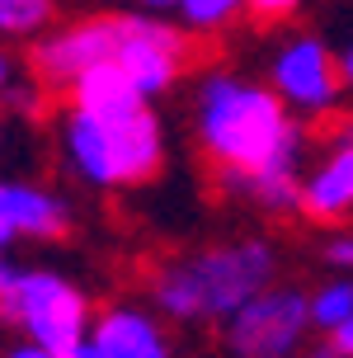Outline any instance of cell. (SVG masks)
I'll return each instance as SVG.
<instances>
[{
  "label": "cell",
  "mask_w": 353,
  "mask_h": 358,
  "mask_svg": "<svg viewBox=\"0 0 353 358\" xmlns=\"http://www.w3.org/2000/svg\"><path fill=\"white\" fill-rule=\"evenodd\" d=\"M198 142L217 161L231 194H245V184L259 175L297 170L301 156L287 99L240 76H208L198 85Z\"/></svg>",
  "instance_id": "6da1fadb"
},
{
  "label": "cell",
  "mask_w": 353,
  "mask_h": 358,
  "mask_svg": "<svg viewBox=\"0 0 353 358\" xmlns=\"http://www.w3.org/2000/svg\"><path fill=\"white\" fill-rule=\"evenodd\" d=\"M278 255L268 241H231L156 268L151 297L170 321H231L250 297L273 287Z\"/></svg>",
  "instance_id": "7a4b0ae2"
},
{
  "label": "cell",
  "mask_w": 353,
  "mask_h": 358,
  "mask_svg": "<svg viewBox=\"0 0 353 358\" xmlns=\"http://www.w3.org/2000/svg\"><path fill=\"white\" fill-rule=\"evenodd\" d=\"M62 146H66L71 170L94 189H132V184L156 179L160 165H165L160 118L146 104L123 108V113L66 108Z\"/></svg>",
  "instance_id": "3957f363"
},
{
  "label": "cell",
  "mask_w": 353,
  "mask_h": 358,
  "mask_svg": "<svg viewBox=\"0 0 353 358\" xmlns=\"http://www.w3.org/2000/svg\"><path fill=\"white\" fill-rule=\"evenodd\" d=\"M15 325L34 344L71 358L89 340L94 316H89V297L71 283V278H62V273H52V268H24Z\"/></svg>",
  "instance_id": "277c9868"
},
{
  "label": "cell",
  "mask_w": 353,
  "mask_h": 358,
  "mask_svg": "<svg viewBox=\"0 0 353 358\" xmlns=\"http://www.w3.org/2000/svg\"><path fill=\"white\" fill-rule=\"evenodd\" d=\"M311 330V297L297 287H264L226 321V349L236 358H292Z\"/></svg>",
  "instance_id": "5b68a950"
},
{
  "label": "cell",
  "mask_w": 353,
  "mask_h": 358,
  "mask_svg": "<svg viewBox=\"0 0 353 358\" xmlns=\"http://www.w3.org/2000/svg\"><path fill=\"white\" fill-rule=\"evenodd\" d=\"M189 38L175 24H160L151 15H118V66L132 76L141 99H156L175 85L189 66Z\"/></svg>",
  "instance_id": "8992f818"
},
{
  "label": "cell",
  "mask_w": 353,
  "mask_h": 358,
  "mask_svg": "<svg viewBox=\"0 0 353 358\" xmlns=\"http://www.w3.org/2000/svg\"><path fill=\"white\" fill-rule=\"evenodd\" d=\"M113 57H118V15L75 19L34 48V71L48 90H71L75 76H85L99 62H113Z\"/></svg>",
  "instance_id": "52a82bcc"
},
{
  "label": "cell",
  "mask_w": 353,
  "mask_h": 358,
  "mask_svg": "<svg viewBox=\"0 0 353 358\" xmlns=\"http://www.w3.org/2000/svg\"><path fill=\"white\" fill-rule=\"evenodd\" d=\"M268 76H273V90L287 99V108H301V113H325L344 94V71H339L335 52L320 38L282 43Z\"/></svg>",
  "instance_id": "ba28073f"
},
{
  "label": "cell",
  "mask_w": 353,
  "mask_h": 358,
  "mask_svg": "<svg viewBox=\"0 0 353 358\" xmlns=\"http://www.w3.org/2000/svg\"><path fill=\"white\" fill-rule=\"evenodd\" d=\"M71 227L66 203L38 184L24 179H0V255L15 245L19 236H34V241H52Z\"/></svg>",
  "instance_id": "9c48e42d"
},
{
  "label": "cell",
  "mask_w": 353,
  "mask_h": 358,
  "mask_svg": "<svg viewBox=\"0 0 353 358\" xmlns=\"http://www.w3.org/2000/svg\"><path fill=\"white\" fill-rule=\"evenodd\" d=\"M89 344L104 358H170V340L141 306H108L89 325Z\"/></svg>",
  "instance_id": "30bf717a"
},
{
  "label": "cell",
  "mask_w": 353,
  "mask_h": 358,
  "mask_svg": "<svg viewBox=\"0 0 353 358\" xmlns=\"http://www.w3.org/2000/svg\"><path fill=\"white\" fill-rule=\"evenodd\" d=\"M301 213L316 222H335V217L353 213V137H344L301 179Z\"/></svg>",
  "instance_id": "8fae6325"
},
{
  "label": "cell",
  "mask_w": 353,
  "mask_h": 358,
  "mask_svg": "<svg viewBox=\"0 0 353 358\" xmlns=\"http://www.w3.org/2000/svg\"><path fill=\"white\" fill-rule=\"evenodd\" d=\"M71 108H85V113H123V108L146 104L132 85V76L118 66V62H99L89 66L85 76H75V85L66 90Z\"/></svg>",
  "instance_id": "7c38bea8"
},
{
  "label": "cell",
  "mask_w": 353,
  "mask_h": 358,
  "mask_svg": "<svg viewBox=\"0 0 353 358\" xmlns=\"http://www.w3.org/2000/svg\"><path fill=\"white\" fill-rule=\"evenodd\" d=\"M344 321H353V283L349 278H335L320 292H311V325L325 330V335H335Z\"/></svg>",
  "instance_id": "4fadbf2b"
},
{
  "label": "cell",
  "mask_w": 353,
  "mask_h": 358,
  "mask_svg": "<svg viewBox=\"0 0 353 358\" xmlns=\"http://www.w3.org/2000/svg\"><path fill=\"white\" fill-rule=\"evenodd\" d=\"M52 24V0H0V34L29 38Z\"/></svg>",
  "instance_id": "5bb4252c"
},
{
  "label": "cell",
  "mask_w": 353,
  "mask_h": 358,
  "mask_svg": "<svg viewBox=\"0 0 353 358\" xmlns=\"http://www.w3.org/2000/svg\"><path fill=\"white\" fill-rule=\"evenodd\" d=\"M175 10L189 29H222L245 10V0H179Z\"/></svg>",
  "instance_id": "9a60e30c"
},
{
  "label": "cell",
  "mask_w": 353,
  "mask_h": 358,
  "mask_svg": "<svg viewBox=\"0 0 353 358\" xmlns=\"http://www.w3.org/2000/svg\"><path fill=\"white\" fill-rule=\"evenodd\" d=\"M19 283H24V268L15 259L0 255V321L15 325V306H19Z\"/></svg>",
  "instance_id": "2e32d148"
},
{
  "label": "cell",
  "mask_w": 353,
  "mask_h": 358,
  "mask_svg": "<svg viewBox=\"0 0 353 358\" xmlns=\"http://www.w3.org/2000/svg\"><path fill=\"white\" fill-rule=\"evenodd\" d=\"M301 0H245V15L254 19V24H282V19L297 15Z\"/></svg>",
  "instance_id": "e0dca14e"
},
{
  "label": "cell",
  "mask_w": 353,
  "mask_h": 358,
  "mask_svg": "<svg viewBox=\"0 0 353 358\" xmlns=\"http://www.w3.org/2000/svg\"><path fill=\"white\" fill-rule=\"evenodd\" d=\"M325 259L335 268H353V236H335V241L325 245Z\"/></svg>",
  "instance_id": "ac0fdd59"
},
{
  "label": "cell",
  "mask_w": 353,
  "mask_h": 358,
  "mask_svg": "<svg viewBox=\"0 0 353 358\" xmlns=\"http://www.w3.org/2000/svg\"><path fill=\"white\" fill-rule=\"evenodd\" d=\"M330 349H335L339 358H353V321H344L335 335H330Z\"/></svg>",
  "instance_id": "d6986e66"
},
{
  "label": "cell",
  "mask_w": 353,
  "mask_h": 358,
  "mask_svg": "<svg viewBox=\"0 0 353 358\" xmlns=\"http://www.w3.org/2000/svg\"><path fill=\"white\" fill-rule=\"evenodd\" d=\"M5 358H62V354H52V349H43V344H34V340H24V344H15Z\"/></svg>",
  "instance_id": "ffe728a7"
},
{
  "label": "cell",
  "mask_w": 353,
  "mask_h": 358,
  "mask_svg": "<svg viewBox=\"0 0 353 358\" xmlns=\"http://www.w3.org/2000/svg\"><path fill=\"white\" fill-rule=\"evenodd\" d=\"M339 71H344V85L353 90V43L344 48V57H339Z\"/></svg>",
  "instance_id": "44dd1931"
},
{
  "label": "cell",
  "mask_w": 353,
  "mask_h": 358,
  "mask_svg": "<svg viewBox=\"0 0 353 358\" xmlns=\"http://www.w3.org/2000/svg\"><path fill=\"white\" fill-rule=\"evenodd\" d=\"M71 358H104V354H99V349H94V344L85 340V344H80V349H75V354H71Z\"/></svg>",
  "instance_id": "7402d4cb"
},
{
  "label": "cell",
  "mask_w": 353,
  "mask_h": 358,
  "mask_svg": "<svg viewBox=\"0 0 353 358\" xmlns=\"http://www.w3.org/2000/svg\"><path fill=\"white\" fill-rule=\"evenodd\" d=\"M5 90H10V62L0 57V94H5Z\"/></svg>",
  "instance_id": "603a6c76"
},
{
  "label": "cell",
  "mask_w": 353,
  "mask_h": 358,
  "mask_svg": "<svg viewBox=\"0 0 353 358\" xmlns=\"http://www.w3.org/2000/svg\"><path fill=\"white\" fill-rule=\"evenodd\" d=\"M146 10H170V5H179V0H141Z\"/></svg>",
  "instance_id": "cb8c5ba5"
},
{
  "label": "cell",
  "mask_w": 353,
  "mask_h": 358,
  "mask_svg": "<svg viewBox=\"0 0 353 358\" xmlns=\"http://www.w3.org/2000/svg\"><path fill=\"white\" fill-rule=\"evenodd\" d=\"M311 358H339V354H335V349H330V344H325V349H316V354H311Z\"/></svg>",
  "instance_id": "d4e9b609"
},
{
  "label": "cell",
  "mask_w": 353,
  "mask_h": 358,
  "mask_svg": "<svg viewBox=\"0 0 353 358\" xmlns=\"http://www.w3.org/2000/svg\"><path fill=\"white\" fill-rule=\"evenodd\" d=\"M349 137H353V123H349Z\"/></svg>",
  "instance_id": "484cf974"
}]
</instances>
